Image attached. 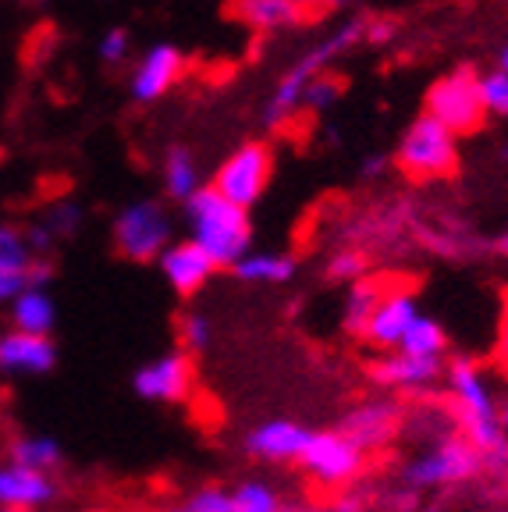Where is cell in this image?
Here are the masks:
<instances>
[{"instance_id":"6da1fadb","label":"cell","mask_w":508,"mask_h":512,"mask_svg":"<svg viewBox=\"0 0 508 512\" xmlns=\"http://www.w3.org/2000/svg\"><path fill=\"white\" fill-rule=\"evenodd\" d=\"M448 384V409H452V424L459 434L484 456V466L505 470L508 466V438L498 424V392L494 381L480 360L459 356L445 370Z\"/></svg>"},{"instance_id":"7a4b0ae2","label":"cell","mask_w":508,"mask_h":512,"mask_svg":"<svg viewBox=\"0 0 508 512\" xmlns=\"http://www.w3.org/2000/svg\"><path fill=\"white\" fill-rule=\"evenodd\" d=\"M185 228H189V242H196L203 253L214 256L217 267H235L253 249V217H249V210L228 203L210 185H203L185 203Z\"/></svg>"},{"instance_id":"3957f363","label":"cell","mask_w":508,"mask_h":512,"mask_svg":"<svg viewBox=\"0 0 508 512\" xmlns=\"http://www.w3.org/2000/svg\"><path fill=\"white\" fill-rule=\"evenodd\" d=\"M395 164L413 182H445L459 171V136L430 114H416L398 139Z\"/></svg>"},{"instance_id":"277c9868","label":"cell","mask_w":508,"mask_h":512,"mask_svg":"<svg viewBox=\"0 0 508 512\" xmlns=\"http://www.w3.org/2000/svg\"><path fill=\"white\" fill-rule=\"evenodd\" d=\"M423 114L455 132V136H473L487 125L484 96H480V72L473 64H455L452 72L437 75L423 96Z\"/></svg>"},{"instance_id":"5b68a950","label":"cell","mask_w":508,"mask_h":512,"mask_svg":"<svg viewBox=\"0 0 508 512\" xmlns=\"http://www.w3.org/2000/svg\"><path fill=\"white\" fill-rule=\"evenodd\" d=\"M480 470H484V456L462 434H441V438H434L423 452H416L402 466V480L409 488L427 491V488H448V484L473 480Z\"/></svg>"},{"instance_id":"8992f818","label":"cell","mask_w":508,"mask_h":512,"mask_svg":"<svg viewBox=\"0 0 508 512\" xmlns=\"http://www.w3.org/2000/svg\"><path fill=\"white\" fill-rule=\"evenodd\" d=\"M274 175V150L263 139H249L239 150H231L228 157L217 164L210 189L221 192L224 200L235 203L242 210H253L263 200V192Z\"/></svg>"},{"instance_id":"52a82bcc","label":"cell","mask_w":508,"mask_h":512,"mask_svg":"<svg viewBox=\"0 0 508 512\" xmlns=\"http://www.w3.org/2000/svg\"><path fill=\"white\" fill-rule=\"evenodd\" d=\"M171 235H175V221L157 200H135L114 217V246L135 264H150V260L157 264L160 253L171 246Z\"/></svg>"},{"instance_id":"ba28073f","label":"cell","mask_w":508,"mask_h":512,"mask_svg":"<svg viewBox=\"0 0 508 512\" xmlns=\"http://www.w3.org/2000/svg\"><path fill=\"white\" fill-rule=\"evenodd\" d=\"M295 466L302 473H310L324 488H345L363 473L366 448L356 445L342 427L338 431H310V441H306Z\"/></svg>"},{"instance_id":"9c48e42d","label":"cell","mask_w":508,"mask_h":512,"mask_svg":"<svg viewBox=\"0 0 508 512\" xmlns=\"http://www.w3.org/2000/svg\"><path fill=\"white\" fill-rule=\"evenodd\" d=\"M192 381H196V367H192V356L185 349H167L153 360H146L143 367L135 370L132 388L143 402H160V406H171V402L189 399Z\"/></svg>"},{"instance_id":"30bf717a","label":"cell","mask_w":508,"mask_h":512,"mask_svg":"<svg viewBox=\"0 0 508 512\" xmlns=\"http://www.w3.org/2000/svg\"><path fill=\"white\" fill-rule=\"evenodd\" d=\"M185 72V54L175 43H153L128 72V96L135 104H157Z\"/></svg>"},{"instance_id":"8fae6325","label":"cell","mask_w":508,"mask_h":512,"mask_svg":"<svg viewBox=\"0 0 508 512\" xmlns=\"http://www.w3.org/2000/svg\"><path fill=\"white\" fill-rule=\"evenodd\" d=\"M420 317L423 310L416 292H409V288H388V296L381 299V306H377L370 324H366L363 342L377 352H398L405 335L413 331V324Z\"/></svg>"},{"instance_id":"7c38bea8","label":"cell","mask_w":508,"mask_h":512,"mask_svg":"<svg viewBox=\"0 0 508 512\" xmlns=\"http://www.w3.org/2000/svg\"><path fill=\"white\" fill-rule=\"evenodd\" d=\"M157 267L178 296H196V292H203V288L214 281V274L221 271V267L214 264V256L203 253V249L189 239L171 242V246L160 253Z\"/></svg>"},{"instance_id":"4fadbf2b","label":"cell","mask_w":508,"mask_h":512,"mask_svg":"<svg viewBox=\"0 0 508 512\" xmlns=\"http://www.w3.org/2000/svg\"><path fill=\"white\" fill-rule=\"evenodd\" d=\"M306 441L310 427L295 424L288 416H270L246 434V452L260 463H299Z\"/></svg>"},{"instance_id":"5bb4252c","label":"cell","mask_w":508,"mask_h":512,"mask_svg":"<svg viewBox=\"0 0 508 512\" xmlns=\"http://www.w3.org/2000/svg\"><path fill=\"white\" fill-rule=\"evenodd\" d=\"M57 498L54 473L29 470L22 463H0V509L40 512Z\"/></svg>"},{"instance_id":"9a60e30c","label":"cell","mask_w":508,"mask_h":512,"mask_svg":"<svg viewBox=\"0 0 508 512\" xmlns=\"http://www.w3.org/2000/svg\"><path fill=\"white\" fill-rule=\"evenodd\" d=\"M57 363L54 338L25 335V331H4L0 335V374L4 377H43Z\"/></svg>"},{"instance_id":"2e32d148","label":"cell","mask_w":508,"mask_h":512,"mask_svg":"<svg viewBox=\"0 0 508 512\" xmlns=\"http://www.w3.org/2000/svg\"><path fill=\"white\" fill-rule=\"evenodd\" d=\"M441 374H445V360H420L405 352H381L370 367V377L388 392H427Z\"/></svg>"},{"instance_id":"e0dca14e","label":"cell","mask_w":508,"mask_h":512,"mask_svg":"<svg viewBox=\"0 0 508 512\" xmlns=\"http://www.w3.org/2000/svg\"><path fill=\"white\" fill-rule=\"evenodd\" d=\"M398 427H402V409L391 399H366L342 420V431L349 434L356 445H363L366 452L388 445L398 434Z\"/></svg>"},{"instance_id":"ac0fdd59","label":"cell","mask_w":508,"mask_h":512,"mask_svg":"<svg viewBox=\"0 0 508 512\" xmlns=\"http://www.w3.org/2000/svg\"><path fill=\"white\" fill-rule=\"evenodd\" d=\"M231 15L253 32H281L306 18L292 0H231Z\"/></svg>"},{"instance_id":"d6986e66","label":"cell","mask_w":508,"mask_h":512,"mask_svg":"<svg viewBox=\"0 0 508 512\" xmlns=\"http://www.w3.org/2000/svg\"><path fill=\"white\" fill-rule=\"evenodd\" d=\"M11 313V328L25 331V335H40L50 338L57 324V303L47 288H25L22 296L8 306Z\"/></svg>"},{"instance_id":"ffe728a7","label":"cell","mask_w":508,"mask_h":512,"mask_svg":"<svg viewBox=\"0 0 508 512\" xmlns=\"http://www.w3.org/2000/svg\"><path fill=\"white\" fill-rule=\"evenodd\" d=\"M160 182H164L167 200H178L185 203L203 189V178H199V160L189 146H167L164 153V168H160Z\"/></svg>"},{"instance_id":"44dd1931","label":"cell","mask_w":508,"mask_h":512,"mask_svg":"<svg viewBox=\"0 0 508 512\" xmlns=\"http://www.w3.org/2000/svg\"><path fill=\"white\" fill-rule=\"evenodd\" d=\"M231 274L246 285H285L295 278V260L278 249H249L239 264L231 267Z\"/></svg>"},{"instance_id":"7402d4cb","label":"cell","mask_w":508,"mask_h":512,"mask_svg":"<svg viewBox=\"0 0 508 512\" xmlns=\"http://www.w3.org/2000/svg\"><path fill=\"white\" fill-rule=\"evenodd\" d=\"M388 296V285H384L381 278H359L349 285V292H345V303H342V328L349 331V335L363 338L366 324H370V317H374V310L381 306V299Z\"/></svg>"},{"instance_id":"603a6c76","label":"cell","mask_w":508,"mask_h":512,"mask_svg":"<svg viewBox=\"0 0 508 512\" xmlns=\"http://www.w3.org/2000/svg\"><path fill=\"white\" fill-rule=\"evenodd\" d=\"M64 459L61 452V441L50 438V434H22L15 438L11 445V463H22L29 470H40V473H54V466Z\"/></svg>"},{"instance_id":"cb8c5ba5","label":"cell","mask_w":508,"mask_h":512,"mask_svg":"<svg viewBox=\"0 0 508 512\" xmlns=\"http://www.w3.org/2000/svg\"><path fill=\"white\" fill-rule=\"evenodd\" d=\"M405 356H420V360H445L448 356V331L441 328V320H434L430 313H423L413 324V331L405 335L402 349Z\"/></svg>"},{"instance_id":"d4e9b609","label":"cell","mask_w":508,"mask_h":512,"mask_svg":"<svg viewBox=\"0 0 508 512\" xmlns=\"http://www.w3.org/2000/svg\"><path fill=\"white\" fill-rule=\"evenodd\" d=\"M40 221L47 224L50 235L61 242V239H72V235L79 232L82 221H86V210H82L79 200H54L47 210H43Z\"/></svg>"},{"instance_id":"484cf974","label":"cell","mask_w":508,"mask_h":512,"mask_svg":"<svg viewBox=\"0 0 508 512\" xmlns=\"http://www.w3.org/2000/svg\"><path fill=\"white\" fill-rule=\"evenodd\" d=\"M36 264L25 232L15 224H0V271H29Z\"/></svg>"},{"instance_id":"4316f807","label":"cell","mask_w":508,"mask_h":512,"mask_svg":"<svg viewBox=\"0 0 508 512\" xmlns=\"http://www.w3.org/2000/svg\"><path fill=\"white\" fill-rule=\"evenodd\" d=\"M342 93H345V82L338 79V75H331V72L313 75L306 93H302V111H313V114L331 111V107L342 100Z\"/></svg>"},{"instance_id":"83f0119b","label":"cell","mask_w":508,"mask_h":512,"mask_svg":"<svg viewBox=\"0 0 508 512\" xmlns=\"http://www.w3.org/2000/svg\"><path fill=\"white\" fill-rule=\"evenodd\" d=\"M231 495H235L239 512H281V495L270 488L267 480H242Z\"/></svg>"},{"instance_id":"f1b7e54d","label":"cell","mask_w":508,"mask_h":512,"mask_svg":"<svg viewBox=\"0 0 508 512\" xmlns=\"http://www.w3.org/2000/svg\"><path fill=\"white\" fill-rule=\"evenodd\" d=\"M178 338H182V349L189 352H203L210 349V338H214V324L203 310H189L178 324Z\"/></svg>"},{"instance_id":"f546056e","label":"cell","mask_w":508,"mask_h":512,"mask_svg":"<svg viewBox=\"0 0 508 512\" xmlns=\"http://www.w3.org/2000/svg\"><path fill=\"white\" fill-rule=\"evenodd\" d=\"M480 96H484L487 118H508V75L491 68L480 72Z\"/></svg>"},{"instance_id":"4dcf8cb0","label":"cell","mask_w":508,"mask_h":512,"mask_svg":"<svg viewBox=\"0 0 508 512\" xmlns=\"http://www.w3.org/2000/svg\"><path fill=\"white\" fill-rule=\"evenodd\" d=\"M366 267H370V260H366L359 249H342V253L331 256V264H327V274H331L334 281H359L366 278Z\"/></svg>"},{"instance_id":"1f68e13d","label":"cell","mask_w":508,"mask_h":512,"mask_svg":"<svg viewBox=\"0 0 508 512\" xmlns=\"http://www.w3.org/2000/svg\"><path fill=\"white\" fill-rule=\"evenodd\" d=\"M185 512H239L235 509V495L224 488H199L196 495L185 502Z\"/></svg>"},{"instance_id":"d6a6232c","label":"cell","mask_w":508,"mask_h":512,"mask_svg":"<svg viewBox=\"0 0 508 512\" xmlns=\"http://www.w3.org/2000/svg\"><path fill=\"white\" fill-rule=\"evenodd\" d=\"M96 54H100V61H107V64L125 61V57L132 54V36H128V29L111 25V29L100 36V43H96Z\"/></svg>"},{"instance_id":"836d02e7","label":"cell","mask_w":508,"mask_h":512,"mask_svg":"<svg viewBox=\"0 0 508 512\" xmlns=\"http://www.w3.org/2000/svg\"><path fill=\"white\" fill-rule=\"evenodd\" d=\"M398 36V22L395 18H366V43L370 47H388Z\"/></svg>"},{"instance_id":"e575fe53","label":"cell","mask_w":508,"mask_h":512,"mask_svg":"<svg viewBox=\"0 0 508 512\" xmlns=\"http://www.w3.org/2000/svg\"><path fill=\"white\" fill-rule=\"evenodd\" d=\"M25 242H29V249H32L36 260H43V253H50V249L57 246V239L50 235V228L43 221H32L29 228H25Z\"/></svg>"},{"instance_id":"d590c367","label":"cell","mask_w":508,"mask_h":512,"mask_svg":"<svg viewBox=\"0 0 508 512\" xmlns=\"http://www.w3.org/2000/svg\"><path fill=\"white\" fill-rule=\"evenodd\" d=\"M494 356H498L501 367H508V296L501 303L498 313V331H494Z\"/></svg>"},{"instance_id":"8d00e7d4","label":"cell","mask_w":508,"mask_h":512,"mask_svg":"<svg viewBox=\"0 0 508 512\" xmlns=\"http://www.w3.org/2000/svg\"><path fill=\"white\" fill-rule=\"evenodd\" d=\"M299 11H334V8H349V4H356V0H292Z\"/></svg>"},{"instance_id":"74e56055","label":"cell","mask_w":508,"mask_h":512,"mask_svg":"<svg viewBox=\"0 0 508 512\" xmlns=\"http://www.w3.org/2000/svg\"><path fill=\"white\" fill-rule=\"evenodd\" d=\"M388 164H391L388 153H370V157L363 160V178H377Z\"/></svg>"},{"instance_id":"f35d334b","label":"cell","mask_w":508,"mask_h":512,"mask_svg":"<svg viewBox=\"0 0 508 512\" xmlns=\"http://www.w3.org/2000/svg\"><path fill=\"white\" fill-rule=\"evenodd\" d=\"M491 253H498V256H508V232L494 235V239H491Z\"/></svg>"},{"instance_id":"ab89813d","label":"cell","mask_w":508,"mask_h":512,"mask_svg":"<svg viewBox=\"0 0 508 512\" xmlns=\"http://www.w3.org/2000/svg\"><path fill=\"white\" fill-rule=\"evenodd\" d=\"M498 424H501V431H505V438H508V395L498 402Z\"/></svg>"},{"instance_id":"60d3db41","label":"cell","mask_w":508,"mask_h":512,"mask_svg":"<svg viewBox=\"0 0 508 512\" xmlns=\"http://www.w3.org/2000/svg\"><path fill=\"white\" fill-rule=\"evenodd\" d=\"M494 68H498V72H505V75H508V43L498 50V64H494Z\"/></svg>"},{"instance_id":"b9f144b4","label":"cell","mask_w":508,"mask_h":512,"mask_svg":"<svg viewBox=\"0 0 508 512\" xmlns=\"http://www.w3.org/2000/svg\"><path fill=\"white\" fill-rule=\"evenodd\" d=\"M501 157H505V160H508V139H505V146H501Z\"/></svg>"},{"instance_id":"7bdbcfd3","label":"cell","mask_w":508,"mask_h":512,"mask_svg":"<svg viewBox=\"0 0 508 512\" xmlns=\"http://www.w3.org/2000/svg\"><path fill=\"white\" fill-rule=\"evenodd\" d=\"M0 512H18V509H0Z\"/></svg>"},{"instance_id":"ee69618b","label":"cell","mask_w":508,"mask_h":512,"mask_svg":"<svg viewBox=\"0 0 508 512\" xmlns=\"http://www.w3.org/2000/svg\"><path fill=\"white\" fill-rule=\"evenodd\" d=\"M175 512H185V505H182V509H175Z\"/></svg>"}]
</instances>
